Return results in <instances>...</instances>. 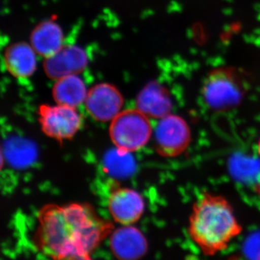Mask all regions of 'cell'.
<instances>
[{"label": "cell", "mask_w": 260, "mask_h": 260, "mask_svg": "<svg viewBox=\"0 0 260 260\" xmlns=\"http://www.w3.org/2000/svg\"><path fill=\"white\" fill-rule=\"evenodd\" d=\"M38 220L34 244L54 259H91L92 253L114 229L86 203L46 205Z\"/></svg>", "instance_id": "6da1fadb"}, {"label": "cell", "mask_w": 260, "mask_h": 260, "mask_svg": "<svg viewBox=\"0 0 260 260\" xmlns=\"http://www.w3.org/2000/svg\"><path fill=\"white\" fill-rule=\"evenodd\" d=\"M242 232L232 205L223 196L205 192L193 205L188 233L205 255L225 250Z\"/></svg>", "instance_id": "7a4b0ae2"}, {"label": "cell", "mask_w": 260, "mask_h": 260, "mask_svg": "<svg viewBox=\"0 0 260 260\" xmlns=\"http://www.w3.org/2000/svg\"><path fill=\"white\" fill-rule=\"evenodd\" d=\"M153 129L148 116L137 109L122 111L111 123L109 134L116 148L125 153L140 150L148 143Z\"/></svg>", "instance_id": "3957f363"}, {"label": "cell", "mask_w": 260, "mask_h": 260, "mask_svg": "<svg viewBox=\"0 0 260 260\" xmlns=\"http://www.w3.org/2000/svg\"><path fill=\"white\" fill-rule=\"evenodd\" d=\"M244 93L242 80L231 69L214 70L205 80L203 88L205 103L216 111L236 107L242 101Z\"/></svg>", "instance_id": "277c9868"}, {"label": "cell", "mask_w": 260, "mask_h": 260, "mask_svg": "<svg viewBox=\"0 0 260 260\" xmlns=\"http://www.w3.org/2000/svg\"><path fill=\"white\" fill-rule=\"evenodd\" d=\"M191 133L186 121L181 116L168 114L160 119L154 131L155 150L167 158L177 157L190 145Z\"/></svg>", "instance_id": "5b68a950"}, {"label": "cell", "mask_w": 260, "mask_h": 260, "mask_svg": "<svg viewBox=\"0 0 260 260\" xmlns=\"http://www.w3.org/2000/svg\"><path fill=\"white\" fill-rule=\"evenodd\" d=\"M39 119L44 134L60 143L73 138L83 124L76 108L60 104L41 106Z\"/></svg>", "instance_id": "8992f818"}, {"label": "cell", "mask_w": 260, "mask_h": 260, "mask_svg": "<svg viewBox=\"0 0 260 260\" xmlns=\"http://www.w3.org/2000/svg\"><path fill=\"white\" fill-rule=\"evenodd\" d=\"M85 103L87 111L95 120L107 122L121 112L124 101L114 85L100 83L88 90Z\"/></svg>", "instance_id": "52a82bcc"}, {"label": "cell", "mask_w": 260, "mask_h": 260, "mask_svg": "<svg viewBox=\"0 0 260 260\" xmlns=\"http://www.w3.org/2000/svg\"><path fill=\"white\" fill-rule=\"evenodd\" d=\"M88 58L86 52L78 46H64L44 61L46 74L58 80L71 75H78L86 68Z\"/></svg>", "instance_id": "ba28073f"}, {"label": "cell", "mask_w": 260, "mask_h": 260, "mask_svg": "<svg viewBox=\"0 0 260 260\" xmlns=\"http://www.w3.org/2000/svg\"><path fill=\"white\" fill-rule=\"evenodd\" d=\"M109 208L116 222L130 225L141 218L144 213L145 203L141 195L134 189L118 188L111 193Z\"/></svg>", "instance_id": "9c48e42d"}, {"label": "cell", "mask_w": 260, "mask_h": 260, "mask_svg": "<svg viewBox=\"0 0 260 260\" xmlns=\"http://www.w3.org/2000/svg\"><path fill=\"white\" fill-rule=\"evenodd\" d=\"M110 247L118 259H140L148 251V242L142 232L130 225L119 228L111 234Z\"/></svg>", "instance_id": "30bf717a"}, {"label": "cell", "mask_w": 260, "mask_h": 260, "mask_svg": "<svg viewBox=\"0 0 260 260\" xmlns=\"http://www.w3.org/2000/svg\"><path fill=\"white\" fill-rule=\"evenodd\" d=\"M136 107L148 117L161 119L170 114L172 101L167 88L157 82H151L138 94Z\"/></svg>", "instance_id": "8fae6325"}, {"label": "cell", "mask_w": 260, "mask_h": 260, "mask_svg": "<svg viewBox=\"0 0 260 260\" xmlns=\"http://www.w3.org/2000/svg\"><path fill=\"white\" fill-rule=\"evenodd\" d=\"M37 54L31 44L23 42L13 44L5 51L7 69L17 78H28L37 70Z\"/></svg>", "instance_id": "7c38bea8"}, {"label": "cell", "mask_w": 260, "mask_h": 260, "mask_svg": "<svg viewBox=\"0 0 260 260\" xmlns=\"http://www.w3.org/2000/svg\"><path fill=\"white\" fill-rule=\"evenodd\" d=\"M30 44L39 55L47 58L64 47V34L59 24L52 20H47L34 29Z\"/></svg>", "instance_id": "4fadbf2b"}, {"label": "cell", "mask_w": 260, "mask_h": 260, "mask_svg": "<svg viewBox=\"0 0 260 260\" xmlns=\"http://www.w3.org/2000/svg\"><path fill=\"white\" fill-rule=\"evenodd\" d=\"M88 90L78 75H68L56 80L52 95L56 104L77 108L85 102Z\"/></svg>", "instance_id": "5bb4252c"}, {"label": "cell", "mask_w": 260, "mask_h": 260, "mask_svg": "<svg viewBox=\"0 0 260 260\" xmlns=\"http://www.w3.org/2000/svg\"><path fill=\"white\" fill-rule=\"evenodd\" d=\"M6 155L8 161L15 167L30 165L36 156L34 145L24 140H11L7 145Z\"/></svg>", "instance_id": "9a60e30c"}, {"label": "cell", "mask_w": 260, "mask_h": 260, "mask_svg": "<svg viewBox=\"0 0 260 260\" xmlns=\"http://www.w3.org/2000/svg\"><path fill=\"white\" fill-rule=\"evenodd\" d=\"M106 168L112 175L124 177L133 171V160L129 153L121 151L116 148L115 152L109 153L105 160Z\"/></svg>", "instance_id": "2e32d148"}, {"label": "cell", "mask_w": 260, "mask_h": 260, "mask_svg": "<svg viewBox=\"0 0 260 260\" xmlns=\"http://www.w3.org/2000/svg\"><path fill=\"white\" fill-rule=\"evenodd\" d=\"M255 189L256 192H257L258 194L260 195V179L259 182H258L257 184H256V185L255 186Z\"/></svg>", "instance_id": "e0dca14e"}, {"label": "cell", "mask_w": 260, "mask_h": 260, "mask_svg": "<svg viewBox=\"0 0 260 260\" xmlns=\"http://www.w3.org/2000/svg\"><path fill=\"white\" fill-rule=\"evenodd\" d=\"M258 153H259L260 155V138L259 140V143H258Z\"/></svg>", "instance_id": "ac0fdd59"}]
</instances>
